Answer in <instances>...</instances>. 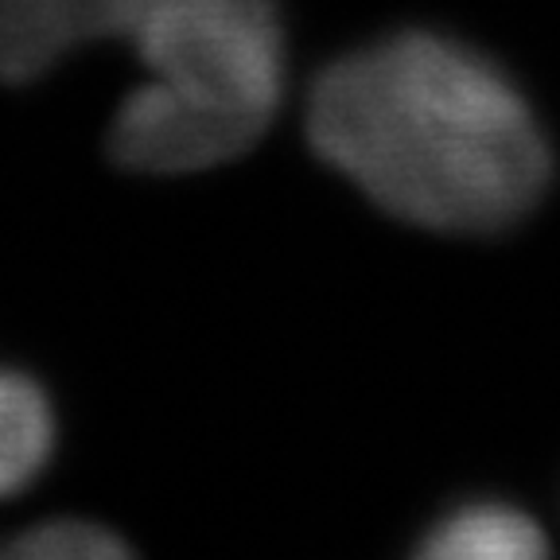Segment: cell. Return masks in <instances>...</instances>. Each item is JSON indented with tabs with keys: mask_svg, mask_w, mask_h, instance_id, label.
I'll list each match as a JSON object with an SVG mask.
<instances>
[{
	"mask_svg": "<svg viewBox=\"0 0 560 560\" xmlns=\"http://www.w3.org/2000/svg\"><path fill=\"white\" fill-rule=\"evenodd\" d=\"M307 140L370 202L440 234L506 230L552 175L522 90L436 32H397L335 59L307 97Z\"/></svg>",
	"mask_w": 560,
	"mask_h": 560,
	"instance_id": "obj_1",
	"label": "cell"
},
{
	"mask_svg": "<svg viewBox=\"0 0 560 560\" xmlns=\"http://www.w3.org/2000/svg\"><path fill=\"white\" fill-rule=\"evenodd\" d=\"M149 82L109 125V156L140 175H191L265 137L284 94L272 0H156L129 35Z\"/></svg>",
	"mask_w": 560,
	"mask_h": 560,
	"instance_id": "obj_2",
	"label": "cell"
},
{
	"mask_svg": "<svg viewBox=\"0 0 560 560\" xmlns=\"http://www.w3.org/2000/svg\"><path fill=\"white\" fill-rule=\"evenodd\" d=\"M156 0H0V82L44 79L94 39H129Z\"/></svg>",
	"mask_w": 560,
	"mask_h": 560,
	"instance_id": "obj_3",
	"label": "cell"
},
{
	"mask_svg": "<svg viewBox=\"0 0 560 560\" xmlns=\"http://www.w3.org/2000/svg\"><path fill=\"white\" fill-rule=\"evenodd\" d=\"M549 552L541 525L510 502H464L420 541L429 560H537Z\"/></svg>",
	"mask_w": 560,
	"mask_h": 560,
	"instance_id": "obj_4",
	"label": "cell"
},
{
	"mask_svg": "<svg viewBox=\"0 0 560 560\" xmlns=\"http://www.w3.org/2000/svg\"><path fill=\"white\" fill-rule=\"evenodd\" d=\"M55 424L51 397L32 374L0 370V499L20 494L51 464Z\"/></svg>",
	"mask_w": 560,
	"mask_h": 560,
	"instance_id": "obj_5",
	"label": "cell"
},
{
	"mask_svg": "<svg viewBox=\"0 0 560 560\" xmlns=\"http://www.w3.org/2000/svg\"><path fill=\"white\" fill-rule=\"evenodd\" d=\"M9 552L20 560H114L129 557V545L109 525L86 517H47L27 525Z\"/></svg>",
	"mask_w": 560,
	"mask_h": 560,
	"instance_id": "obj_6",
	"label": "cell"
}]
</instances>
